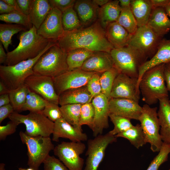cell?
<instances>
[{
  "mask_svg": "<svg viewBox=\"0 0 170 170\" xmlns=\"http://www.w3.org/2000/svg\"><path fill=\"white\" fill-rule=\"evenodd\" d=\"M101 74L98 72L94 73L86 85L88 90L93 98L102 93L100 82V76Z\"/></svg>",
  "mask_w": 170,
  "mask_h": 170,
  "instance_id": "ee69618b",
  "label": "cell"
},
{
  "mask_svg": "<svg viewBox=\"0 0 170 170\" xmlns=\"http://www.w3.org/2000/svg\"><path fill=\"white\" fill-rule=\"evenodd\" d=\"M109 117L114 125V128L109 132L112 135L115 136L133 126L131 119L128 118L111 114H109Z\"/></svg>",
  "mask_w": 170,
  "mask_h": 170,
  "instance_id": "ab89813d",
  "label": "cell"
},
{
  "mask_svg": "<svg viewBox=\"0 0 170 170\" xmlns=\"http://www.w3.org/2000/svg\"><path fill=\"white\" fill-rule=\"evenodd\" d=\"M130 8L138 27L147 25L152 9L150 0H132Z\"/></svg>",
  "mask_w": 170,
  "mask_h": 170,
  "instance_id": "f1b7e54d",
  "label": "cell"
},
{
  "mask_svg": "<svg viewBox=\"0 0 170 170\" xmlns=\"http://www.w3.org/2000/svg\"><path fill=\"white\" fill-rule=\"evenodd\" d=\"M28 88L24 84L18 88L11 90L8 94L10 103L13 106L14 111H21L26 99Z\"/></svg>",
  "mask_w": 170,
  "mask_h": 170,
  "instance_id": "e575fe53",
  "label": "cell"
},
{
  "mask_svg": "<svg viewBox=\"0 0 170 170\" xmlns=\"http://www.w3.org/2000/svg\"><path fill=\"white\" fill-rule=\"evenodd\" d=\"M8 118L18 125L23 124L26 127L25 132L31 136L50 137L53 133L54 122L45 116L41 111L30 112L26 115L14 111Z\"/></svg>",
  "mask_w": 170,
  "mask_h": 170,
  "instance_id": "ba28073f",
  "label": "cell"
},
{
  "mask_svg": "<svg viewBox=\"0 0 170 170\" xmlns=\"http://www.w3.org/2000/svg\"><path fill=\"white\" fill-rule=\"evenodd\" d=\"M170 153V145L163 142L159 153L151 161L146 170H158L160 166L167 160Z\"/></svg>",
  "mask_w": 170,
  "mask_h": 170,
  "instance_id": "b9f144b4",
  "label": "cell"
},
{
  "mask_svg": "<svg viewBox=\"0 0 170 170\" xmlns=\"http://www.w3.org/2000/svg\"><path fill=\"white\" fill-rule=\"evenodd\" d=\"M117 22L132 35L135 32L138 28L136 20L130 7L122 8Z\"/></svg>",
  "mask_w": 170,
  "mask_h": 170,
  "instance_id": "8d00e7d4",
  "label": "cell"
},
{
  "mask_svg": "<svg viewBox=\"0 0 170 170\" xmlns=\"http://www.w3.org/2000/svg\"><path fill=\"white\" fill-rule=\"evenodd\" d=\"M95 72L85 71L81 68L69 70L53 78L55 89L59 96L68 89L85 86Z\"/></svg>",
  "mask_w": 170,
  "mask_h": 170,
  "instance_id": "4fadbf2b",
  "label": "cell"
},
{
  "mask_svg": "<svg viewBox=\"0 0 170 170\" xmlns=\"http://www.w3.org/2000/svg\"><path fill=\"white\" fill-rule=\"evenodd\" d=\"M27 30H28L26 28L20 25L9 23L0 24V42L7 52L9 45L12 44V36L20 31Z\"/></svg>",
  "mask_w": 170,
  "mask_h": 170,
  "instance_id": "1f68e13d",
  "label": "cell"
},
{
  "mask_svg": "<svg viewBox=\"0 0 170 170\" xmlns=\"http://www.w3.org/2000/svg\"><path fill=\"white\" fill-rule=\"evenodd\" d=\"M57 44L66 53L77 48L93 52L110 53L114 48L108 40L105 30L98 19L91 25L70 31H65Z\"/></svg>",
  "mask_w": 170,
  "mask_h": 170,
  "instance_id": "6da1fadb",
  "label": "cell"
},
{
  "mask_svg": "<svg viewBox=\"0 0 170 170\" xmlns=\"http://www.w3.org/2000/svg\"><path fill=\"white\" fill-rule=\"evenodd\" d=\"M105 30L107 39L114 48L127 46L132 36L117 21L109 24Z\"/></svg>",
  "mask_w": 170,
  "mask_h": 170,
  "instance_id": "d4e9b609",
  "label": "cell"
},
{
  "mask_svg": "<svg viewBox=\"0 0 170 170\" xmlns=\"http://www.w3.org/2000/svg\"><path fill=\"white\" fill-rule=\"evenodd\" d=\"M94 110L92 102L82 105L81 109L79 124L86 125L91 129L94 120Z\"/></svg>",
  "mask_w": 170,
  "mask_h": 170,
  "instance_id": "60d3db41",
  "label": "cell"
},
{
  "mask_svg": "<svg viewBox=\"0 0 170 170\" xmlns=\"http://www.w3.org/2000/svg\"><path fill=\"white\" fill-rule=\"evenodd\" d=\"M163 38L146 25L138 27L126 47L146 62L156 53Z\"/></svg>",
  "mask_w": 170,
  "mask_h": 170,
  "instance_id": "8992f818",
  "label": "cell"
},
{
  "mask_svg": "<svg viewBox=\"0 0 170 170\" xmlns=\"http://www.w3.org/2000/svg\"><path fill=\"white\" fill-rule=\"evenodd\" d=\"M119 0H110L99 7L98 20L103 28L105 29L110 23L117 21L121 11Z\"/></svg>",
  "mask_w": 170,
  "mask_h": 170,
  "instance_id": "83f0119b",
  "label": "cell"
},
{
  "mask_svg": "<svg viewBox=\"0 0 170 170\" xmlns=\"http://www.w3.org/2000/svg\"><path fill=\"white\" fill-rule=\"evenodd\" d=\"M18 125L10 121L4 126H0V140L5 139L8 135L12 134L16 131Z\"/></svg>",
  "mask_w": 170,
  "mask_h": 170,
  "instance_id": "7dc6e473",
  "label": "cell"
},
{
  "mask_svg": "<svg viewBox=\"0 0 170 170\" xmlns=\"http://www.w3.org/2000/svg\"><path fill=\"white\" fill-rule=\"evenodd\" d=\"M61 20L65 31H72L82 27L73 7L68 8L62 13Z\"/></svg>",
  "mask_w": 170,
  "mask_h": 170,
  "instance_id": "d590c367",
  "label": "cell"
},
{
  "mask_svg": "<svg viewBox=\"0 0 170 170\" xmlns=\"http://www.w3.org/2000/svg\"><path fill=\"white\" fill-rule=\"evenodd\" d=\"M24 84L46 100L59 105V96L55 89L53 78L35 73L26 78Z\"/></svg>",
  "mask_w": 170,
  "mask_h": 170,
  "instance_id": "5bb4252c",
  "label": "cell"
},
{
  "mask_svg": "<svg viewBox=\"0 0 170 170\" xmlns=\"http://www.w3.org/2000/svg\"><path fill=\"white\" fill-rule=\"evenodd\" d=\"M67 55L56 43L40 58L33 71L36 74L52 78L60 76L69 71Z\"/></svg>",
  "mask_w": 170,
  "mask_h": 170,
  "instance_id": "5b68a950",
  "label": "cell"
},
{
  "mask_svg": "<svg viewBox=\"0 0 170 170\" xmlns=\"http://www.w3.org/2000/svg\"><path fill=\"white\" fill-rule=\"evenodd\" d=\"M19 38L20 41L17 47L12 51L7 52L4 65H14L36 57L51 41L38 35L37 29L34 26L29 30L22 31Z\"/></svg>",
  "mask_w": 170,
  "mask_h": 170,
  "instance_id": "7a4b0ae2",
  "label": "cell"
},
{
  "mask_svg": "<svg viewBox=\"0 0 170 170\" xmlns=\"http://www.w3.org/2000/svg\"><path fill=\"white\" fill-rule=\"evenodd\" d=\"M10 103V100L8 94L0 95V107Z\"/></svg>",
  "mask_w": 170,
  "mask_h": 170,
  "instance_id": "db71d44e",
  "label": "cell"
},
{
  "mask_svg": "<svg viewBox=\"0 0 170 170\" xmlns=\"http://www.w3.org/2000/svg\"><path fill=\"white\" fill-rule=\"evenodd\" d=\"M169 102H170V100H169Z\"/></svg>",
  "mask_w": 170,
  "mask_h": 170,
  "instance_id": "e7e4bbea",
  "label": "cell"
},
{
  "mask_svg": "<svg viewBox=\"0 0 170 170\" xmlns=\"http://www.w3.org/2000/svg\"><path fill=\"white\" fill-rule=\"evenodd\" d=\"M86 148L82 142L63 141L54 147L53 151L69 170H83L84 161L80 156Z\"/></svg>",
  "mask_w": 170,
  "mask_h": 170,
  "instance_id": "30bf717a",
  "label": "cell"
},
{
  "mask_svg": "<svg viewBox=\"0 0 170 170\" xmlns=\"http://www.w3.org/2000/svg\"><path fill=\"white\" fill-rule=\"evenodd\" d=\"M14 112V109L10 103L0 107V124Z\"/></svg>",
  "mask_w": 170,
  "mask_h": 170,
  "instance_id": "c3c4849f",
  "label": "cell"
},
{
  "mask_svg": "<svg viewBox=\"0 0 170 170\" xmlns=\"http://www.w3.org/2000/svg\"><path fill=\"white\" fill-rule=\"evenodd\" d=\"M110 114L139 120L142 107L139 103L128 99L111 98L109 101Z\"/></svg>",
  "mask_w": 170,
  "mask_h": 170,
  "instance_id": "ac0fdd59",
  "label": "cell"
},
{
  "mask_svg": "<svg viewBox=\"0 0 170 170\" xmlns=\"http://www.w3.org/2000/svg\"><path fill=\"white\" fill-rule=\"evenodd\" d=\"M117 141V138L109 132L100 134L88 140L85 167L83 170H98L109 144Z\"/></svg>",
  "mask_w": 170,
  "mask_h": 170,
  "instance_id": "7c38bea8",
  "label": "cell"
},
{
  "mask_svg": "<svg viewBox=\"0 0 170 170\" xmlns=\"http://www.w3.org/2000/svg\"><path fill=\"white\" fill-rule=\"evenodd\" d=\"M164 66V64H163L150 69L144 73L140 81L139 87L142 100L149 105L168 97V91L165 83Z\"/></svg>",
  "mask_w": 170,
  "mask_h": 170,
  "instance_id": "3957f363",
  "label": "cell"
},
{
  "mask_svg": "<svg viewBox=\"0 0 170 170\" xmlns=\"http://www.w3.org/2000/svg\"><path fill=\"white\" fill-rule=\"evenodd\" d=\"M114 67V64L110 53L94 52L84 62L81 69L85 71L102 73Z\"/></svg>",
  "mask_w": 170,
  "mask_h": 170,
  "instance_id": "ffe728a7",
  "label": "cell"
},
{
  "mask_svg": "<svg viewBox=\"0 0 170 170\" xmlns=\"http://www.w3.org/2000/svg\"><path fill=\"white\" fill-rule=\"evenodd\" d=\"M93 1L99 7L103 6L110 0H93Z\"/></svg>",
  "mask_w": 170,
  "mask_h": 170,
  "instance_id": "680465c9",
  "label": "cell"
},
{
  "mask_svg": "<svg viewBox=\"0 0 170 170\" xmlns=\"http://www.w3.org/2000/svg\"><path fill=\"white\" fill-rule=\"evenodd\" d=\"M26 170H34L32 168L29 167V168H27L26 169Z\"/></svg>",
  "mask_w": 170,
  "mask_h": 170,
  "instance_id": "be15d7a7",
  "label": "cell"
},
{
  "mask_svg": "<svg viewBox=\"0 0 170 170\" xmlns=\"http://www.w3.org/2000/svg\"><path fill=\"white\" fill-rule=\"evenodd\" d=\"M99 8L91 0H76L73 6L82 27L91 25L98 19Z\"/></svg>",
  "mask_w": 170,
  "mask_h": 170,
  "instance_id": "44dd1931",
  "label": "cell"
},
{
  "mask_svg": "<svg viewBox=\"0 0 170 170\" xmlns=\"http://www.w3.org/2000/svg\"><path fill=\"white\" fill-rule=\"evenodd\" d=\"M93 98L87 85L68 89L59 95V104L60 106L71 104H84L92 102Z\"/></svg>",
  "mask_w": 170,
  "mask_h": 170,
  "instance_id": "cb8c5ba5",
  "label": "cell"
},
{
  "mask_svg": "<svg viewBox=\"0 0 170 170\" xmlns=\"http://www.w3.org/2000/svg\"><path fill=\"white\" fill-rule=\"evenodd\" d=\"M167 15L170 17V4L164 8Z\"/></svg>",
  "mask_w": 170,
  "mask_h": 170,
  "instance_id": "91938a15",
  "label": "cell"
},
{
  "mask_svg": "<svg viewBox=\"0 0 170 170\" xmlns=\"http://www.w3.org/2000/svg\"><path fill=\"white\" fill-rule=\"evenodd\" d=\"M110 54L120 73L138 79L139 68L145 62L141 58L127 47L114 48Z\"/></svg>",
  "mask_w": 170,
  "mask_h": 170,
  "instance_id": "8fae6325",
  "label": "cell"
},
{
  "mask_svg": "<svg viewBox=\"0 0 170 170\" xmlns=\"http://www.w3.org/2000/svg\"><path fill=\"white\" fill-rule=\"evenodd\" d=\"M16 11H18L15 7L8 5L3 0H0V13L1 14H8Z\"/></svg>",
  "mask_w": 170,
  "mask_h": 170,
  "instance_id": "f907efd6",
  "label": "cell"
},
{
  "mask_svg": "<svg viewBox=\"0 0 170 170\" xmlns=\"http://www.w3.org/2000/svg\"><path fill=\"white\" fill-rule=\"evenodd\" d=\"M54 122L52 141L58 142L60 138L68 139L75 142L87 141L88 137L86 133L74 127L63 117Z\"/></svg>",
  "mask_w": 170,
  "mask_h": 170,
  "instance_id": "d6986e66",
  "label": "cell"
},
{
  "mask_svg": "<svg viewBox=\"0 0 170 170\" xmlns=\"http://www.w3.org/2000/svg\"><path fill=\"white\" fill-rule=\"evenodd\" d=\"M82 104H71L60 107L62 117L75 128L82 131L79 124Z\"/></svg>",
  "mask_w": 170,
  "mask_h": 170,
  "instance_id": "d6a6232c",
  "label": "cell"
},
{
  "mask_svg": "<svg viewBox=\"0 0 170 170\" xmlns=\"http://www.w3.org/2000/svg\"><path fill=\"white\" fill-rule=\"evenodd\" d=\"M47 101L38 94L28 89L26 99L21 111H41L45 107Z\"/></svg>",
  "mask_w": 170,
  "mask_h": 170,
  "instance_id": "836d02e7",
  "label": "cell"
},
{
  "mask_svg": "<svg viewBox=\"0 0 170 170\" xmlns=\"http://www.w3.org/2000/svg\"><path fill=\"white\" fill-rule=\"evenodd\" d=\"M62 12L52 8L38 29L37 34L49 41L57 42L64 34L61 20Z\"/></svg>",
  "mask_w": 170,
  "mask_h": 170,
  "instance_id": "2e32d148",
  "label": "cell"
},
{
  "mask_svg": "<svg viewBox=\"0 0 170 170\" xmlns=\"http://www.w3.org/2000/svg\"><path fill=\"white\" fill-rule=\"evenodd\" d=\"M94 52L83 48L72 49L67 54V62L69 70L81 68L85 61Z\"/></svg>",
  "mask_w": 170,
  "mask_h": 170,
  "instance_id": "f546056e",
  "label": "cell"
},
{
  "mask_svg": "<svg viewBox=\"0 0 170 170\" xmlns=\"http://www.w3.org/2000/svg\"><path fill=\"white\" fill-rule=\"evenodd\" d=\"M0 20L6 23H14L23 26L28 30L33 26L28 16L17 11L8 14H1Z\"/></svg>",
  "mask_w": 170,
  "mask_h": 170,
  "instance_id": "f35d334b",
  "label": "cell"
},
{
  "mask_svg": "<svg viewBox=\"0 0 170 170\" xmlns=\"http://www.w3.org/2000/svg\"><path fill=\"white\" fill-rule=\"evenodd\" d=\"M147 25L160 37L167 34L170 30V19L164 8H153Z\"/></svg>",
  "mask_w": 170,
  "mask_h": 170,
  "instance_id": "603a6c76",
  "label": "cell"
},
{
  "mask_svg": "<svg viewBox=\"0 0 170 170\" xmlns=\"http://www.w3.org/2000/svg\"><path fill=\"white\" fill-rule=\"evenodd\" d=\"M109 101L108 98L102 93L93 98L92 100L94 116L91 129L94 137L102 134L104 130L109 127Z\"/></svg>",
  "mask_w": 170,
  "mask_h": 170,
  "instance_id": "e0dca14e",
  "label": "cell"
},
{
  "mask_svg": "<svg viewBox=\"0 0 170 170\" xmlns=\"http://www.w3.org/2000/svg\"><path fill=\"white\" fill-rule=\"evenodd\" d=\"M157 109L156 107H151L147 104L144 105L138 120L140 123L145 141L150 144V148L153 152H159L163 143L160 134Z\"/></svg>",
  "mask_w": 170,
  "mask_h": 170,
  "instance_id": "9c48e42d",
  "label": "cell"
},
{
  "mask_svg": "<svg viewBox=\"0 0 170 170\" xmlns=\"http://www.w3.org/2000/svg\"><path fill=\"white\" fill-rule=\"evenodd\" d=\"M164 74L167 89L170 92V62L164 64Z\"/></svg>",
  "mask_w": 170,
  "mask_h": 170,
  "instance_id": "816d5d0a",
  "label": "cell"
},
{
  "mask_svg": "<svg viewBox=\"0 0 170 170\" xmlns=\"http://www.w3.org/2000/svg\"><path fill=\"white\" fill-rule=\"evenodd\" d=\"M116 138L122 137L128 140L137 149L146 144L144 135L140 124H137L126 131L115 136Z\"/></svg>",
  "mask_w": 170,
  "mask_h": 170,
  "instance_id": "4dcf8cb0",
  "label": "cell"
},
{
  "mask_svg": "<svg viewBox=\"0 0 170 170\" xmlns=\"http://www.w3.org/2000/svg\"><path fill=\"white\" fill-rule=\"evenodd\" d=\"M138 79L120 73L115 78L110 93L111 98L131 99L139 102L140 94Z\"/></svg>",
  "mask_w": 170,
  "mask_h": 170,
  "instance_id": "9a60e30c",
  "label": "cell"
},
{
  "mask_svg": "<svg viewBox=\"0 0 170 170\" xmlns=\"http://www.w3.org/2000/svg\"><path fill=\"white\" fill-rule=\"evenodd\" d=\"M75 0H48L52 8H55L62 13L68 8L73 7Z\"/></svg>",
  "mask_w": 170,
  "mask_h": 170,
  "instance_id": "bcb514c9",
  "label": "cell"
},
{
  "mask_svg": "<svg viewBox=\"0 0 170 170\" xmlns=\"http://www.w3.org/2000/svg\"><path fill=\"white\" fill-rule=\"evenodd\" d=\"M119 4L122 8L130 7L131 0H119Z\"/></svg>",
  "mask_w": 170,
  "mask_h": 170,
  "instance_id": "6f0895ef",
  "label": "cell"
},
{
  "mask_svg": "<svg viewBox=\"0 0 170 170\" xmlns=\"http://www.w3.org/2000/svg\"><path fill=\"white\" fill-rule=\"evenodd\" d=\"M58 105L47 101L45 107L41 112L50 120L54 122L62 117L60 107Z\"/></svg>",
  "mask_w": 170,
  "mask_h": 170,
  "instance_id": "7bdbcfd3",
  "label": "cell"
},
{
  "mask_svg": "<svg viewBox=\"0 0 170 170\" xmlns=\"http://www.w3.org/2000/svg\"><path fill=\"white\" fill-rule=\"evenodd\" d=\"M57 43L50 41L45 48L37 57L12 65H0V78L9 89H16L24 84L26 78L35 73L33 68L40 58L52 46Z\"/></svg>",
  "mask_w": 170,
  "mask_h": 170,
  "instance_id": "277c9868",
  "label": "cell"
},
{
  "mask_svg": "<svg viewBox=\"0 0 170 170\" xmlns=\"http://www.w3.org/2000/svg\"><path fill=\"white\" fill-rule=\"evenodd\" d=\"M5 164L3 163L0 164V170H5Z\"/></svg>",
  "mask_w": 170,
  "mask_h": 170,
  "instance_id": "94428289",
  "label": "cell"
},
{
  "mask_svg": "<svg viewBox=\"0 0 170 170\" xmlns=\"http://www.w3.org/2000/svg\"><path fill=\"white\" fill-rule=\"evenodd\" d=\"M120 73L115 67L102 73L100 76V82L102 93L105 95L110 100L112 86L115 78Z\"/></svg>",
  "mask_w": 170,
  "mask_h": 170,
  "instance_id": "74e56055",
  "label": "cell"
},
{
  "mask_svg": "<svg viewBox=\"0 0 170 170\" xmlns=\"http://www.w3.org/2000/svg\"><path fill=\"white\" fill-rule=\"evenodd\" d=\"M170 62V39L163 38L155 54L140 67L138 78V84L144 73L157 65Z\"/></svg>",
  "mask_w": 170,
  "mask_h": 170,
  "instance_id": "7402d4cb",
  "label": "cell"
},
{
  "mask_svg": "<svg viewBox=\"0 0 170 170\" xmlns=\"http://www.w3.org/2000/svg\"><path fill=\"white\" fill-rule=\"evenodd\" d=\"M52 8L48 0H32L28 16L31 23L37 30Z\"/></svg>",
  "mask_w": 170,
  "mask_h": 170,
  "instance_id": "4316f807",
  "label": "cell"
},
{
  "mask_svg": "<svg viewBox=\"0 0 170 170\" xmlns=\"http://www.w3.org/2000/svg\"><path fill=\"white\" fill-rule=\"evenodd\" d=\"M10 90L2 80L0 81V95L8 94Z\"/></svg>",
  "mask_w": 170,
  "mask_h": 170,
  "instance_id": "9f6ffc18",
  "label": "cell"
},
{
  "mask_svg": "<svg viewBox=\"0 0 170 170\" xmlns=\"http://www.w3.org/2000/svg\"><path fill=\"white\" fill-rule=\"evenodd\" d=\"M157 112L160 134L163 142L170 145V103L168 97L160 99Z\"/></svg>",
  "mask_w": 170,
  "mask_h": 170,
  "instance_id": "484cf974",
  "label": "cell"
},
{
  "mask_svg": "<svg viewBox=\"0 0 170 170\" xmlns=\"http://www.w3.org/2000/svg\"><path fill=\"white\" fill-rule=\"evenodd\" d=\"M152 9L160 7L164 8L170 4V0H150Z\"/></svg>",
  "mask_w": 170,
  "mask_h": 170,
  "instance_id": "f5cc1de1",
  "label": "cell"
},
{
  "mask_svg": "<svg viewBox=\"0 0 170 170\" xmlns=\"http://www.w3.org/2000/svg\"><path fill=\"white\" fill-rule=\"evenodd\" d=\"M44 170H69L59 159L49 155L43 163Z\"/></svg>",
  "mask_w": 170,
  "mask_h": 170,
  "instance_id": "f6af8a7d",
  "label": "cell"
},
{
  "mask_svg": "<svg viewBox=\"0 0 170 170\" xmlns=\"http://www.w3.org/2000/svg\"><path fill=\"white\" fill-rule=\"evenodd\" d=\"M4 48L2 42H0V63H4L6 60L7 54L4 51Z\"/></svg>",
  "mask_w": 170,
  "mask_h": 170,
  "instance_id": "11a10c76",
  "label": "cell"
},
{
  "mask_svg": "<svg viewBox=\"0 0 170 170\" xmlns=\"http://www.w3.org/2000/svg\"><path fill=\"white\" fill-rule=\"evenodd\" d=\"M18 170H26V169L22 168H19Z\"/></svg>",
  "mask_w": 170,
  "mask_h": 170,
  "instance_id": "6125c7cd",
  "label": "cell"
},
{
  "mask_svg": "<svg viewBox=\"0 0 170 170\" xmlns=\"http://www.w3.org/2000/svg\"><path fill=\"white\" fill-rule=\"evenodd\" d=\"M32 0H16V3L22 13L28 16Z\"/></svg>",
  "mask_w": 170,
  "mask_h": 170,
  "instance_id": "681fc988",
  "label": "cell"
},
{
  "mask_svg": "<svg viewBox=\"0 0 170 170\" xmlns=\"http://www.w3.org/2000/svg\"><path fill=\"white\" fill-rule=\"evenodd\" d=\"M19 135L21 142L26 145L28 157L27 165L34 170L39 167L53 150L54 146L50 137L31 136L20 131Z\"/></svg>",
  "mask_w": 170,
  "mask_h": 170,
  "instance_id": "52a82bcc",
  "label": "cell"
}]
</instances>
